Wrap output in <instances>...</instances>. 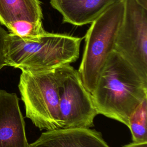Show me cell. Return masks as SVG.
Wrapping results in <instances>:
<instances>
[{
	"label": "cell",
	"instance_id": "obj_3",
	"mask_svg": "<svg viewBox=\"0 0 147 147\" xmlns=\"http://www.w3.org/2000/svg\"><path fill=\"white\" fill-rule=\"evenodd\" d=\"M123 14V1L105 10L91 24L85 35V45L78 70L85 88L91 94L99 75L110 53Z\"/></svg>",
	"mask_w": 147,
	"mask_h": 147
},
{
	"label": "cell",
	"instance_id": "obj_15",
	"mask_svg": "<svg viewBox=\"0 0 147 147\" xmlns=\"http://www.w3.org/2000/svg\"><path fill=\"white\" fill-rule=\"evenodd\" d=\"M136 1L143 7L147 9V0H136Z\"/></svg>",
	"mask_w": 147,
	"mask_h": 147
},
{
	"label": "cell",
	"instance_id": "obj_2",
	"mask_svg": "<svg viewBox=\"0 0 147 147\" xmlns=\"http://www.w3.org/2000/svg\"><path fill=\"white\" fill-rule=\"evenodd\" d=\"M82 38L47 32L37 40L24 39L8 33L6 45L7 66L21 71H44L78 59Z\"/></svg>",
	"mask_w": 147,
	"mask_h": 147
},
{
	"label": "cell",
	"instance_id": "obj_7",
	"mask_svg": "<svg viewBox=\"0 0 147 147\" xmlns=\"http://www.w3.org/2000/svg\"><path fill=\"white\" fill-rule=\"evenodd\" d=\"M0 147H29L15 93L0 90Z\"/></svg>",
	"mask_w": 147,
	"mask_h": 147
},
{
	"label": "cell",
	"instance_id": "obj_12",
	"mask_svg": "<svg viewBox=\"0 0 147 147\" xmlns=\"http://www.w3.org/2000/svg\"><path fill=\"white\" fill-rule=\"evenodd\" d=\"M6 27L9 32L22 38L31 40H39L47 32L42 26V22L18 20L8 24Z\"/></svg>",
	"mask_w": 147,
	"mask_h": 147
},
{
	"label": "cell",
	"instance_id": "obj_6",
	"mask_svg": "<svg viewBox=\"0 0 147 147\" xmlns=\"http://www.w3.org/2000/svg\"><path fill=\"white\" fill-rule=\"evenodd\" d=\"M123 1V18L114 51L147 82V9L136 0Z\"/></svg>",
	"mask_w": 147,
	"mask_h": 147
},
{
	"label": "cell",
	"instance_id": "obj_11",
	"mask_svg": "<svg viewBox=\"0 0 147 147\" xmlns=\"http://www.w3.org/2000/svg\"><path fill=\"white\" fill-rule=\"evenodd\" d=\"M147 98L137 107L130 116L127 127L129 128L133 142H147Z\"/></svg>",
	"mask_w": 147,
	"mask_h": 147
},
{
	"label": "cell",
	"instance_id": "obj_14",
	"mask_svg": "<svg viewBox=\"0 0 147 147\" xmlns=\"http://www.w3.org/2000/svg\"><path fill=\"white\" fill-rule=\"evenodd\" d=\"M123 147H147V142H133L125 145Z\"/></svg>",
	"mask_w": 147,
	"mask_h": 147
},
{
	"label": "cell",
	"instance_id": "obj_5",
	"mask_svg": "<svg viewBox=\"0 0 147 147\" xmlns=\"http://www.w3.org/2000/svg\"><path fill=\"white\" fill-rule=\"evenodd\" d=\"M58 79L61 129L94 126L97 111L91 94L84 86L78 71L70 64L56 68Z\"/></svg>",
	"mask_w": 147,
	"mask_h": 147
},
{
	"label": "cell",
	"instance_id": "obj_9",
	"mask_svg": "<svg viewBox=\"0 0 147 147\" xmlns=\"http://www.w3.org/2000/svg\"><path fill=\"white\" fill-rule=\"evenodd\" d=\"M121 0H50L63 21L75 26L91 24L115 3Z\"/></svg>",
	"mask_w": 147,
	"mask_h": 147
},
{
	"label": "cell",
	"instance_id": "obj_4",
	"mask_svg": "<svg viewBox=\"0 0 147 147\" xmlns=\"http://www.w3.org/2000/svg\"><path fill=\"white\" fill-rule=\"evenodd\" d=\"M18 88L26 118L41 130L61 129L56 68L44 71H22Z\"/></svg>",
	"mask_w": 147,
	"mask_h": 147
},
{
	"label": "cell",
	"instance_id": "obj_10",
	"mask_svg": "<svg viewBox=\"0 0 147 147\" xmlns=\"http://www.w3.org/2000/svg\"><path fill=\"white\" fill-rule=\"evenodd\" d=\"M42 17L39 0H0V23L5 26L18 20L42 22Z\"/></svg>",
	"mask_w": 147,
	"mask_h": 147
},
{
	"label": "cell",
	"instance_id": "obj_13",
	"mask_svg": "<svg viewBox=\"0 0 147 147\" xmlns=\"http://www.w3.org/2000/svg\"><path fill=\"white\" fill-rule=\"evenodd\" d=\"M8 33L0 25V69L7 66L6 61V45Z\"/></svg>",
	"mask_w": 147,
	"mask_h": 147
},
{
	"label": "cell",
	"instance_id": "obj_8",
	"mask_svg": "<svg viewBox=\"0 0 147 147\" xmlns=\"http://www.w3.org/2000/svg\"><path fill=\"white\" fill-rule=\"evenodd\" d=\"M29 147H110L100 133L89 128L58 129L43 132Z\"/></svg>",
	"mask_w": 147,
	"mask_h": 147
},
{
	"label": "cell",
	"instance_id": "obj_1",
	"mask_svg": "<svg viewBox=\"0 0 147 147\" xmlns=\"http://www.w3.org/2000/svg\"><path fill=\"white\" fill-rule=\"evenodd\" d=\"M91 95L98 114L127 126L131 114L147 98V82L118 53L113 51Z\"/></svg>",
	"mask_w": 147,
	"mask_h": 147
}]
</instances>
